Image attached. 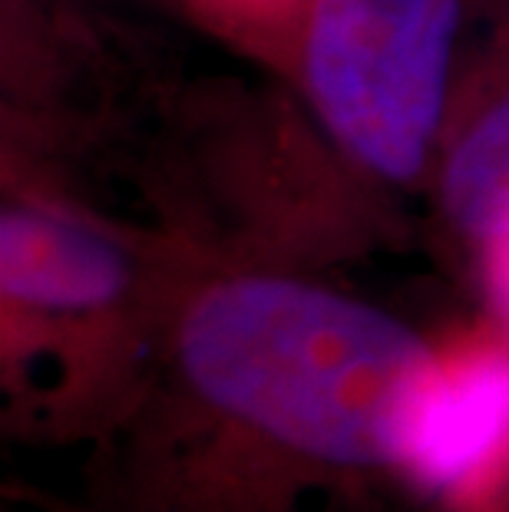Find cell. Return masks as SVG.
<instances>
[{"instance_id": "obj_1", "label": "cell", "mask_w": 509, "mask_h": 512, "mask_svg": "<svg viewBox=\"0 0 509 512\" xmlns=\"http://www.w3.org/2000/svg\"><path fill=\"white\" fill-rule=\"evenodd\" d=\"M172 361L189 397L341 470L410 486V417L437 351L394 314L305 281L229 278L186 304Z\"/></svg>"}, {"instance_id": "obj_2", "label": "cell", "mask_w": 509, "mask_h": 512, "mask_svg": "<svg viewBox=\"0 0 509 512\" xmlns=\"http://www.w3.org/2000/svg\"><path fill=\"white\" fill-rule=\"evenodd\" d=\"M460 27V0H318L308 86L341 146L381 176L424 166Z\"/></svg>"}, {"instance_id": "obj_3", "label": "cell", "mask_w": 509, "mask_h": 512, "mask_svg": "<svg viewBox=\"0 0 509 512\" xmlns=\"http://www.w3.org/2000/svg\"><path fill=\"white\" fill-rule=\"evenodd\" d=\"M407 476L430 503L476 509L509 479V347L437 354L414 403Z\"/></svg>"}, {"instance_id": "obj_4", "label": "cell", "mask_w": 509, "mask_h": 512, "mask_svg": "<svg viewBox=\"0 0 509 512\" xmlns=\"http://www.w3.org/2000/svg\"><path fill=\"white\" fill-rule=\"evenodd\" d=\"M129 278L123 248L80 222L24 209L0 219V288L20 308L93 314L123 298Z\"/></svg>"}, {"instance_id": "obj_5", "label": "cell", "mask_w": 509, "mask_h": 512, "mask_svg": "<svg viewBox=\"0 0 509 512\" xmlns=\"http://www.w3.org/2000/svg\"><path fill=\"white\" fill-rule=\"evenodd\" d=\"M443 195L467 232L493 238L509 228V93L453 152Z\"/></svg>"}, {"instance_id": "obj_6", "label": "cell", "mask_w": 509, "mask_h": 512, "mask_svg": "<svg viewBox=\"0 0 509 512\" xmlns=\"http://www.w3.org/2000/svg\"><path fill=\"white\" fill-rule=\"evenodd\" d=\"M486 278H490L493 301L509 314V228L490 238V255H486Z\"/></svg>"}]
</instances>
